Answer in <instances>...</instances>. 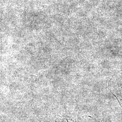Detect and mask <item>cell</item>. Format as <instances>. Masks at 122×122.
<instances>
[{
  "instance_id": "cell-1",
  "label": "cell",
  "mask_w": 122,
  "mask_h": 122,
  "mask_svg": "<svg viewBox=\"0 0 122 122\" xmlns=\"http://www.w3.org/2000/svg\"><path fill=\"white\" fill-rule=\"evenodd\" d=\"M111 91L122 107V71L110 80Z\"/></svg>"
}]
</instances>
